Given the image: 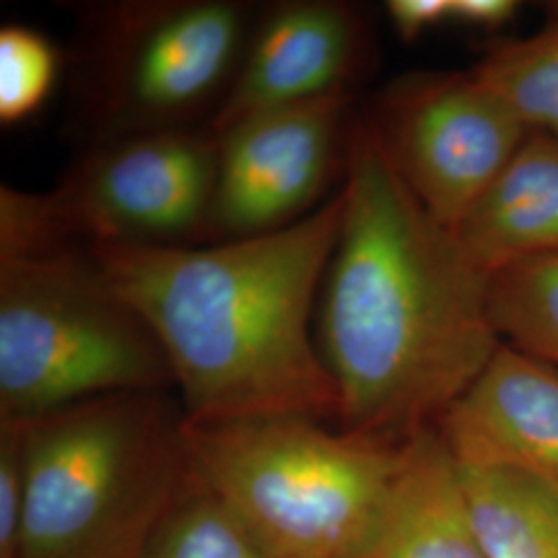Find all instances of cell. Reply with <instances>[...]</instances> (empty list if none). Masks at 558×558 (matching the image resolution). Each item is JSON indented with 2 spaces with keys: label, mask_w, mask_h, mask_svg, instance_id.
Wrapping results in <instances>:
<instances>
[{
  "label": "cell",
  "mask_w": 558,
  "mask_h": 558,
  "mask_svg": "<svg viewBox=\"0 0 558 558\" xmlns=\"http://www.w3.org/2000/svg\"><path fill=\"white\" fill-rule=\"evenodd\" d=\"M21 426L20 558H140L197 484L177 389L89 399Z\"/></svg>",
  "instance_id": "3"
},
{
  "label": "cell",
  "mask_w": 558,
  "mask_h": 558,
  "mask_svg": "<svg viewBox=\"0 0 558 558\" xmlns=\"http://www.w3.org/2000/svg\"><path fill=\"white\" fill-rule=\"evenodd\" d=\"M27 507V465L21 424H0V558H20Z\"/></svg>",
  "instance_id": "19"
},
{
  "label": "cell",
  "mask_w": 558,
  "mask_h": 558,
  "mask_svg": "<svg viewBox=\"0 0 558 558\" xmlns=\"http://www.w3.org/2000/svg\"><path fill=\"white\" fill-rule=\"evenodd\" d=\"M399 177L456 228L530 129L470 71H420L387 83L364 110Z\"/></svg>",
  "instance_id": "8"
},
{
  "label": "cell",
  "mask_w": 558,
  "mask_h": 558,
  "mask_svg": "<svg viewBox=\"0 0 558 558\" xmlns=\"http://www.w3.org/2000/svg\"><path fill=\"white\" fill-rule=\"evenodd\" d=\"M387 15L399 38L412 44L451 20V0H389Z\"/></svg>",
  "instance_id": "20"
},
{
  "label": "cell",
  "mask_w": 558,
  "mask_h": 558,
  "mask_svg": "<svg viewBox=\"0 0 558 558\" xmlns=\"http://www.w3.org/2000/svg\"><path fill=\"white\" fill-rule=\"evenodd\" d=\"M218 149L209 126L104 141L83 147L46 193L2 186L0 211L89 248L199 246L209 242Z\"/></svg>",
  "instance_id": "7"
},
{
  "label": "cell",
  "mask_w": 558,
  "mask_h": 558,
  "mask_svg": "<svg viewBox=\"0 0 558 558\" xmlns=\"http://www.w3.org/2000/svg\"><path fill=\"white\" fill-rule=\"evenodd\" d=\"M75 9L71 129L83 149L209 126L239 73L260 4L110 0Z\"/></svg>",
  "instance_id": "6"
},
{
  "label": "cell",
  "mask_w": 558,
  "mask_h": 558,
  "mask_svg": "<svg viewBox=\"0 0 558 558\" xmlns=\"http://www.w3.org/2000/svg\"><path fill=\"white\" fill-rule=\"evenodd\" d=\"M371 59V27L356 4L343 0L260 4L239 73L209 129L220 135L259 112L356 94Z\"/></svg>",
  "instance_id": "10"
},
{
  "label": "cell",
  "mask_w": 558,
  "mask_h": 558,
  "mask_svg": "<svg viewBox=\"0 0 558 558\" xmlns=\"http://www.w3.org/2000/svg\"><path fill=\"white\" fill-rule=\"evenodd\" d=\"M140 558H274L197 478L147 539Z\"/></svg>",
  "instance_id": "17"
},
{
  "label": "cell",
  "mask_w": 558,
  "mask_h": 558,
  "mask_svg": "<svg viewBox=\"0 0 558 558\" xmlns=\"http://www.w3.org/2000/svg\"><path fill=\"white\" fill-rule=\"evenodd\" d=\"M359 558H486L459 463L437 426L403 442L379 525Z\"/></svg>",
  "instance_id": "12"
},
{
  "label": "cell",
  "mask_w": 558,
  "mask_h": 558,
  "mask_svg": "<svg viewBox=\"0 0 558 558\" xmlns=\"http://www.w3.org/2000/svg\"><path fill=\"white\" fill-rule=\"evenodd\" d=\"M59 48L41 32L7 23L0 29V120L17 124L36 114L59 81Z\"/></svg>",
  "instance_id": "18"
},
{
  "label": "cell",
  "mask_w": 558,
  "mask_h": 558,
  "mask_svg": "<svg viewBox=\"0 0 558 558\" xmlns=\"http://www.w3.org/2000/svg\"><path fill=\"white\" fill-rule=\"evenodd\" d=\"M453 232L488 278L558 251V137L530 131Z\"/></svg>",
  "instance_id": "13"
},
{
  "label": "cell",
  "mask_w": 558,
  "mask_h": 558,
  "mask_svg": "<svg viewBox=\"0 0 558 558\" xmlns=\"http://www.w3.org/2000/svg\"><path fill=\"white\" fill-rule=\"evenodd\" d=\"M515 0H451V20L474 29H497L515 17Z\"/></svg>",
  "instance_id": "21"
},
{
  "label": "cell",
  "mask_w": 558,
  "mask_h": 558,
  "mask_svg": "<svg viewBox=\"0 0 558 558\" xmlns=\"http://www.w3.org/2000/svg\"><path fill=\"white\" fill-rule=\"evenodd\" d=\"M472 69L530 131L558 137V20L534 36L493 46Z\"/></svg>",
  "instance_id": "16"
},
{
  "label": "cell",
  "mask_w": 558,
  "mask_h": 558,
  "mask_svg": "<svg viewBox=\"0 0 558 558\" xmlns=\"http://www.w3.org/2000/svg\"><path fill=\"white\" fill-rule=\"evenodd\" d=\"M437 428L461 468L518 472L558 493L555 366L500 341Z\"/></svg>",
  "instance_id": "11"
},
{
  "label": "cell",
  "mask_w": 558,
  "mask_h": 558,
  "mask_svg": "<svg viewBox=\"0 0 558 558\" xmlns=\"http://www.w3.org/2000/svg\"><path fill=\"white\" fill-rule=\"evenodd\" d=\"M341 184L315 339L338 391L339 430L403 445L439 426L499 350L490 278L399 177L364 110Z\"/></svg>",
  "instance_id": "1"
},
{
  "label": "cell",
  "mask_w": 558,
  "mask_h": 558,
  "mask_svg": "<svg viewBox=\"0 0 558 558\" xmlns=\"http://www.w3.org/2000/svg\"><path fill=\"white\" fill-rule=\"evenodd\" d=\"M186 442L201 484L274 558H359L403 449L290 414L186 418Z\"/></svg>",
  "instance_id": "4"
},
{
  "label": "cell",
  "mask_w": 558,
  "mask_h": 558,
  "mask_svg": "<svg viewBox=\"0 0 558 558\" xmlns=\"http://www.w3.org/2000/svg\"><path fill=\"white\" fill-rule=\"evenodd\" d=\"M151 389H174L160 339L89 246L0 251V424Z\"/></svg>",
  "instance_id": "5"
},
{
  "label": "cell",
  "mask_w": 558,
  "mask_h": 558,
  "mask_svg": "<svg viewBox=\"0 0 558 558\" xmlns=\"http://www.w3.org/2000/svg\"><path fill=\"white\" fill-rule=\"evenodd\" d=\"M356 94H336L240 120L218 135L209 242L251 239L306 218L345 179Z\"/></svg>",
  "instance_id": "9"
},
{
  "label": "cell",
  "mask_w": 558,
  "mask_h": 558,
  "mask_svg": "<svg viewBox=\"0 0 558 558\" xmlns=\"http://www.w3.org/2000/svg\"><path fill=\"white\" fill-rule=\"evenodd\" d=\"M343 184L276 232L199 246H94L160 339L189 420L338 418L313 327L343 223Z\"/></svg>",
  "instance_id": "2"
},
{
  "label": "cell",
  "mask_w": 558,
  "mask_h": 558,
  "mask_svg": "<svg viewBox=\"0 0 558 558\" xmlns=\"http://www.w3.org/2000/svg\"><path fill=\"white\" fill-rule=\"evenodd\" d=\"M459 470L486 558H558V493L509 470Z\"/></svg>",
  "instance_id": "14"
},
{
  "label": "cell",
  "mask_w": 558,
  "mask_h": 558,
  "mask_svg": "<svg viewBox=\"0 0 558 558\" xmlns=\"http://www.w3.org/2000/svg\"><path fill=\"white\" fill-rule=\"evenodd\" d=\"M488 317L507 345L558 368V251L493 274Z\"/></svg>",
  "instance_id": "15"
}]
</instances>
